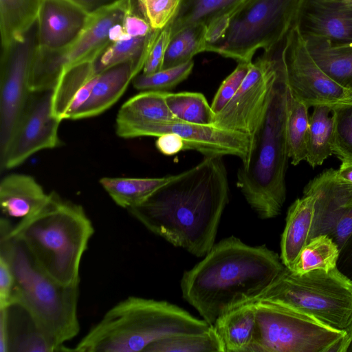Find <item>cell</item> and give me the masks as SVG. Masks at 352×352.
Returning <instances> with one entry per match:
<instances>
[{
  "label": "cell",
  "mask_w": 352,
  "mask_h": 352,
  "mask_svg": "<svg viewBox=\"0 0 352 352\" xmlns=\"http://www.w3.org/2000/svg\"><path fill=\"white\" fill-rule=\"evenodd\" d=\"M281 60L291 93L308 107L352 105V91L329 77L311 56L296 23L286 36Z\"/></svg>",
  "instance_id": "8fae6325"
},
{
  "label": "cell",
  "mask_w": 352,
  "mask_h": 352,
  "mask_svg": "<svg viewBox=\"0 0 352 352\" xmlns=\"http://www.w3.org/2000/svg\"><path fill=\"white\" fill-rule=\"evenodd\" d=\"M330 236L342 252L352 237V208L339 219Z\"/></svg>",
  "instance_id": "7bdbcfd3"
},
{
  "label": "cell",
  "mask_w": 352,
  "mask_h": 352,
  "mask_svg": "<svg viewBox=\"0 0 352 352\" xmlns=\"http://www.w3.org/2000/svg\"><path fill=\"white\" fill-rule=\"evenodd\" d=\"M89 13L68 0H40L36 23V47L58 50L71 43Z\"/></svg>",
  "instance_id": "e0dca14e"
},
{
  "label": "cell",
  "mask_w": 352,
  "mask_h": 352,
  "mask_svg": "<svg viewBox=\"0 0 352 352\" xmlns=\"http://www.w3.org/2000/svg\"><path fill=\"white\" fill-rule=\"evenodd\" d=\"M281 43L264 51L252 63L239 90L215 115L214 125L248 135H254L265 113L276 77Z\"/></svg>",
  "instance_id": "7c38bea8"
},
{
  "label": "cell",
  "mask_w": 352,
  "mask_h": 352,
  "mask_svg": "<svg viewBox=\"0 0 352 352\" xmlns=\"http://www.w3.org/2000/svg\"><path fill=\"white\" fill-rule=\"evenodd\" d=\"M180 2L181 0H142L138 5L151 27L162 30L173 18Z\"/></svg>",
  "instance_id": "74e56055"
},
{
  "label": "cell",
  "mask_w": 352,
  "mask_h": 352,
  "mask_svg": "<svg viewBox=\"0 0 352 352\" xmlns=\"http://www.w3.org/2000/svg\"><path fill=\"white\" fill-rule=\"evenodd\" d=\"M206 25L196 24L174 34L167 47L162 69L186 63L196 54L206 52Z\"/></svg>",
  "instance_id": "d6a6232c"
},
{
  "label": "cell",
  "mask_w": 352,
  "mask_h": 352,
  "mask_svg": "<svg viewBox=\"0 0 352 352\" xmlns=\"http://www.w3.org/2000/svg\"><path fill=\"white\" fill-rule=\"evenodd\" d=\"M36 50V25L21 41L1 50L0 158L4 155L28 102Z\"/></svg>",
  "instance_id": "4fadbf2b"
},
{
  "label": "cell",
  "mask_w": 352,
  "mask_h": 352,
  "mask_svg": "<svg viewBox=\"0 0 352 352\" xmlns=\"http://www.w3.org/2000/svg\"><path fill=\"white\" fill-rule=\"evenodd\" d=\"M140 71L135 63L126 62L96 74L90 96L74 120L96 116L107 110L120 99Z\"/></svg>",
  "instance_id": "d6986e66"
},
{
  "label": "cell",
  "mask_w": 352,
  "mask_h": 352,
  "mask_svg": "<svg viewBox=\"0 0 352 352\" xmlns=\"http://www.w3.org/2000/svg\"><path fill=\"white\" fill-rule=\"evenodd\" d=\"M165 99L177 120L197 124L214 125L215 113L201 93L166 91Z\"/></svg>",
  "instance_id": "836d02e7"
},
{
  "label": "cell",
  "mask_w": 352,
  "mask_h": 352,
  "mask_svg": "<svg viewBox=\"0 0 352 352\" xmlns=\"http://www.w3.org/2000/svg\"><path fill=\"white\" fill-rule=\"evenodd\" d=\"M334 119L333 154L342 160L352 157V105L332 109Z\"/></svg>",
  "instance_id": "8d00e7d4"
},
{
  "label": "cell",
  "mask_w": 352,
  "mask_h": 352,
  "mask_svg": "<svg viewBox=\"0 0 352 352\" xmlns=\"http://www.w3.org/2000/svg\"><path fill=\"white\" fill-rule=\"evenodd\" d=\"M171 175L162 177H108L99 182L113 201L119 206L129 209L150 196L170 179Z\"/></svg>",
  "instance_id": "f546056e"
},
{
  "label": "cell",
  "mask_w": 352,
  "mask_h": 352,
  "mask_svg": "<svg viewBox=\"0 0 352 352\" xmlns=\"http://www.w3.org/2000/svg\"><path fill=\"white\" fill-rule=\"evenodd\" d=\"M302 36L318 67L338 85L352 91V43H336L311 34Z\"/></svg>",
  "instance_id": "603a6c76"
},
{
  "label": "cell",
  "mask_w": 352,
  "mask_h": 352,
  "mask_svg": "<svg viewBox=\"0 0 352 352\" xmlns=\"http://www.w3.org/2000/svg\"><path fill=\"white\" fill-rule=\"evenodd\" d=\"M305 0H246L230 16L222 36L207 45L239 62H252L260 48L268 50L285 39Z\"/></svg>",
  "instance_id": "ba28073f"
},
{
  "label": "cell",
  "mask_w": 352,
  "mask_h": 352,
  "mask_svg": "<svg viewBox=\"0 0 352 352\" xmlns=\"http://www.w3.org/2000/svg\"><path fill=\"white\" fill-rule=\"evenodd\" d=\"M309 107L295 97L289 89L286 120V138L289 157L294 166L307 157L309 127Z\"/></svg>",
  "instance_id": "1f68e13d"
},
{
  "label": "cell",
  "mask_w": 352,
  "mask_h": 352,
  "mask_svg": "<svg viewBox=\"0 0 352 352\" xmlns=\"http://www.w3.org/2000/svg\"><path fill=\"white\" fill-rule=\"evenodd\" d=\"M296 23L302 34L318 36L336 43H352V2L305 0Z\"/></svg>",
  "instance_id": "ac0fdd59"
},
{
  "label": "cell",
  "mask_w": 352,
  "mask_h": 352,
  "mask_svg": "<svg viewBox=\"0 0 352 352\" xmlns=\"http://www.w3.org/2000/svg\"><path fill=\"white\" fill-rule=\"evenodd\" d=\"M144 352H223L214 328L201 333L173 336L150 344Z\"/></svg>",
  "instance_id": "e575fe53"
},
{
  "label": "cell",
  "mask_w": 352,
  "mask_h": 352,
  "mask_svg": "<svg viewBox=\"0 0 352 352\" xmlns=\"http://www.w3.org/2000/svg\"><path fill=\"white\" fill-rule=\"evenodd\" d=\"M53 90L31 91L21 119L4 155L0 167L18 166L35 153L60 145L58 130L61 120L52 115Z\"/></svg>",
  "instance_id": "9a60e30c"
},
{
  "label": "cell",
  "mask_w": 352,
  "mask_h": 352,
  "mask_svg": "<svg viewBox=\"0 0 352 352\" xmlns=\"http://www.w3.org/2000/svg\"><path fill=\"white\" fill-rule=\"evenodd\" d=\"M228 201L223 156H206L128 211L151 232L201 257L214 245Z\"/></svg>",
  "instance_id": "6da1fadb"
},
{
  "label": "cell",
  "mask_w": 352,
  "mask_h": 352,
  "mask_svg": "<svg viewBox=\"0 0 352 352\" xmlns=\"http://www.w3.org/2000/svg\"><path fill=\"white\" fill-rule=\"evenodd\" d=\"M212 326L221 340L223 352H249L256 330L254 302L226 312Z\"/></svg>",
  "instance_id": "cb8c5ba5"
},
{
  "label": "cell",
  "mask_w": 352,
  "mask_h": 352,
  "mask_svg": "<svg viewBox=\"0 0 352 352\" xmlns=\"http://www.w3.org/2000/svg\"><path fill=\"white\" fill-rule=\"evenodd\" d=\"M134 7L133 0H116L88 14L75 38L58 50L36 47L30 79V91L53 90L60 76L78 65L91 63L111 43L110 33Z\"/></svg>",
  "instance_id": "30bf717a"
},
{
  "label": "cell",
  "mask_w": 352,
  "mask_h": 352,
  "mask_svg": "<svg viewBox=\"0 0 352 352\" xmlns=\"http://www.w3.org/2000/svg\"><path fill=\"white\" fill-rule=\"evenodd\" d=\"M157 138L156 148L165 155L170 156L185 151L184 141L176 134L165 133Z\"/></svg>",
  "instance_id": "ee69618b"
},
{
  "label": "cell",
  "mask_w": 352,
  "mask_h": 352,
  "mask_svg": "<svg viewBox=\"0 0 352 352\" xmlns=\"http://www.w3.org/2000/svg\"><path fill=\"white\" fill-rule=\"evenodd\" d=\"M342 164L337 170L338 175L349 182H352V157L343 159Z\"/></svg>",
  "instance_id": "7dc6e473"
},
{
  "label": "cell",
  "mask_w": 352,
  "mask_h": 352,
  "mask_svg": "<svg viewBox=\"0 0 352 352\" xmlns=\"http://www.w3.org/2000/svg\"><path fill=\"white\" fill-rule=\"evenodd\" d=\"M253 302L256 330L249 352H338L345 330L281 305Z\"/></svg>",
  "instance_id": "9c48e42d"
},
{
  "label": "cell",
  "mask_w": 352,
  "mask_h": 352,
  "mask_svg": "<svg viewBox=\"0 0 352 352\" xmlns=\"http://www.w3.org/2000/svg\"><path fill=\"white\" fill-rule=\"evenodd\" d=\"M116 132L119 137L126 139L174 133L183 139L185 150L197 151L204 157L234 155L242 162L247 158L250 144V138L243 133L179 120L116 124Z\"/></svg>",
  "instance_id": "5bb4252c"
},
{
  "label": "cell",
  "mask_w": 352,
  "mask_h": 352,
  "mask_svg": "<svg viewBox=\"0 0 352 352\" xmlns=\"http://www.w3.org/2000/svg\"><path fill=\"white\" fill-rule=\"evenodd\" d=\"M166 91H143L125 102L118 111L116 124L177 120L165 99Z\"/></svg>",
  "instance_id": "83f0119b"
},
{
  "label": "cell",
  "mask_w": 352,
  "mask_h": 352,
  "mask_svg": "<svg viewBox=\"0 0 352 352\" xmlns=\"http://www.w3.org/2000/svg\"><path fill=\"white\" fill-rule=\"evenodd\" d=\"M161 30H155L148 36L131 37L111 42L105 50L91 62L95 74L117 65L132 62L141 70Z\"/></svg>",
  "instance_id": "4316f807"
},
{
  "label": "cell",
  "mask_w": 352,
  "mask_h": 352,
  "mask_svg": "<svg viewBox=\"0 0 352 352\" xmlns=\"http://www.w3.org/2000/svg\"><path fill=\"white\" fill-rule=\"evenodd\" d=\"M245 1L181 0L175 14L166 26L170 30L171 37L190 25L203 24L208 27L220 18L231 16Z\"/></svg>",
  "instance_id": "484cf974"
},
{
  "label": "cell",
  "mask_w": 352,
  "mask_h": 352,
  "mask_svg": "<svg viewBox=\"0 0 352 352\" xmlns=\"http://www.w3.org/2000/svg\"><path fill=\"white\" fill-rule=\"evenodd\" d=\"M251 65L252 62H239L234 70L221 82L211 104L215 115L223 109L239 90Z\"/></svg>",
  "instance_id": "f35d334b"
},
{
  "label": "cell",
  "mask_w": 352,
  "mask_h": 352,
  "mask_svg": "<svg viewBox=\"0 0 352 352\" xmlns=\"http://www.w3.org/2000/svg\"><path fill=\"white\" fill-rule=\"evenodd\" d=\"M194 67L192 60L151 74L137 75L132 80L134 88L140 91H165L173 89L186 80Z\"/></svg>",
  "instance_id": "d590c367"
},
{
  "label": "cell",
  "mask_w": 352,
  "mask_h": 352,
  "mask_svg": "<svg viewBox=\"0 0 352 352\" xmlns=\"http://www.w3.org/2000/svg\"><path fill=\"white\" fill-rule=\"evenodd\" d=\"M285 269L280 256L266 245L250 246L231 236L214 243L184 273L182 296L212 325L226 312L256 301Z\"/></svg>",
  "instance_id": "7a4b0ae2"
},
{
  "label": "cell",
  "mask_w": 352,
  "mask_h": 352,
  "mask_svg": "<svg viewBox=\"0 0 352 352\" xmlns=\"http://www.w3.org/2000/svg\"><path fill=\"white\" fill-rule=\"evenodd\" d=\"M171 38L167 26L160 32L144 63L142 73L151 74L162 69L165 53Z\"/></svg>",
  "instance_id": "ab89813d"
},
{
  "label": "cell",
  "mask_w": 352,
  "mask_h": 352,
  "mask_svg": "<svg viewBox=\"0 0 352 352\" xmlns=\"http://www.w3.org/2000/svg\"><path fill=\"white\" fill-rule=\"evenodd\" d=\"M137 1L138 3H140L142 1V0H137Z\"/></svg>",
  "instance_id": "f907efd6"
},
{
  "label": "cell",
  "mask_w": 352,
  "mask_h": 352,
  "mask_svg": "<svg viewBox=\"0 0 352 352\" xmlns=\"http://www.w3.org/2000/svg\"><path fill=\"white\" fill-rule=\"evenodd\" d=\"M334 140V119L332 109L316 106L309 117L306 161L312 167L320 166L331 155Z\"/></svg>",
  "instance_id": "f1b7e54d"
},
{
  "label": "cell",
  "mask_w": 352,
  "mask_h": 352,
  "mask_svg": "<svg viewBox=\"0 0 352 352\" xmlns=\"http://www.w3.org/2000/svg\"><path fill=\"white\" fill-rule=\"evenodd\" d=\"M256 301L281 305L344 330L352 314V279L338 267L300 275L286 267Z\"/></svg>",
  "instance_id": "52a82bcc"
},
{
  "label": "cell",
  "mask_w": 352,
  "mask_h": 352,
  "mask_svg": "<svg viewBox=\"0 0 352 352\" xmlns=\"http://www.w3.org/2000/svg\"><path fill=\"white\" fill-rule=\"evenodd\" d=\"M340 253L337 243L329 234H319L309 240L289 270L300 275L317 270L329 272L337 267Z\"/></svg>",
  "instance_id": "4dcf8cb0"
},
{
  "label": "cell",
  "mask_w": 352,
  "mask_h": 352,
  "mask_svg": "<svg viewBox=\"0 0 352 352\" xmlns=\"http://www.w3.org/2000/svg\"><path fill=\"white\" fill-rule=\"evenodd\" d=\"M122 27L129 37H142L148 36L153 30L144 16H140L134 12V7L125 15Z\"/></svg>",
  "instance_id": "b9f144b4"
},
{
  "label": "cell",
  "mask_w": 352,
  "mask_h": 352,
  "mask_svg": "<svg viewBox=\"0 0 352 352\" xmlns=\"http://www.w3.org/2000/svg\"><path fill=\"white\" fill-rule=\"evenodd\" d=\"M83 9L87 13L98 10L116 0H68Z\"/></svg>",
  "instance_id": "f6af8a7d"
},
{
  "label": "cell",
  "mask_w": 352,
  "mask_h": 352,
  "mask_svg": "<svg viewBox=\"0 0 352 352\" xmlns=\"http://www.w3.org/2000/svg\"><path fill=\"white\" fill-rule=\"evenodd\" d=\"M40 0H0L1 50L23 40L36 25Z\"/></svg>",
  "instance_id": "d4e9b609"
},
{
  "label": "cell",
  "mask_w": 352,
  "mask_h": 352,
  "mask_svg": "<svg viewBox=\"0 0 352 352\" xmlns=\"http://www.w3.org/2000/svg\"><path fill=\"white\" fill-rule=\"evenodd\" d=\"M210 327L174 304L130 296L109 309L72 351H144L153 342Z\"/></svg>",
  "instance_id": "5b68a950"
},
{
  "label": "cell",
  "mask_w": 352,
  "mask_h": 352,
  "mask_svg": "<svg viewBox=\"0 0 352 352\" xmlns=\"http://www.w3.org/2000/svg\"><path fill=\"white\" fill-rule=\"evenodd\" d=\"M345 1H349V2H352V0H345Z\"/></svg>",
  "instance_id": "816d5d0a"
},
{
  "label": "cell",
  "mask_w": 352,
  "mask_h": 352,
  "mask_svg": "<svg viewBox=\"0 0 352 352\" xmlns=\"http://www.w3.org/2000/svg\"><path fill=\"white\" fill-rule=\"evenodd\" d=\"M15 278L8 259L0 255V309L8 307L12 302Z\"/></svg>",
  "instance_id": "60d3db41"
},
{
  "label": "cell",
  "mask_w": 352,
  "mask_h": 352,
  "mask_svg": "<svg viewBox=\"0 0 352 352\" xmlns=\"http://www.w3.org/2000/svg\"><path fill=\"white\" fill-rule=\"evenodd\" d=\"M288 94L279 54L269 102L250 138L247 158L236 175L237 187L262 219L278 216L286 199L285 175L289 159L286 138Z\"/></svg>",
  "instance_id": "277c9868"
},
{
  "label": "cell",
  "mask_w": 352,
  "mask_h": 352,
  "mask_svg": "<svg viewBox=\"0 0 352 352\" xmlns=\"http://www.w3.org/2000/svg\"><path fill=\"white\" fill-rule=\"evenodd\" d=\"M94 232L83 208L56 192L14 226L1 219V236L21 243L42 272L67 286L79 285L81 260Z\"/></svg>",
  "instance_id": "3957f363"
},
{
  "label": "cell",
  "mask_w": 352,
  "mask_h": 352,
  "mask_svg": "<svg viewBox=\"0 0 352 352\" xmlns=\"http://www.w3.org/2000/svg\"><path fill=\"white\" fill-rule=\"evenodd\" d=\"M316 197L303 195L289 206L280 241V258L291 269L309 240L313 225Z\"/></svg>",
  "instance_id": "44dd1931"
},
{
  "label": "cell",
  "mask_w": 352,
  "mask_h": 352,
  "mask_svg": "<svg viewBox=\"0 0 352 352\" xmlns=\"http://www.w3.org/2000/svg\"><path fill=\"white\" fill-rule=\"evenodd\" d=\"M2 309L6 315L9 352L64 351L37 324L29 312L13 302Z\"/></svg>",
  "instance_id": "7402d4cb"
},
{
  "label": "cell",
  "mask_w": 352,
  "mask_h": 352,
  "mask_svg": "<svg viewBox=\"0 0 352 352\" xmlns=\"http://www.w3.org/2000/svg\"><path fill=\"white\" fill-rule=\"evenodd\" d=\"M303 195L316 197L309 239L322 234L331 235L339 219L352 208V182L340 177L333 168L310 180Z\"/></svg>",
  "instance_id": "2e32d148"
},
{
  "label": "cell",
  "mask_w": 352,
  "mask_h": 352,
  "mask_svg": "<svg viewBox=\"0 0 352 352\" xmlns=\"http://www.w3.org/2000/svg\"><path fill=\"white\" fill-rule=\"evenodd\" d=\"M47 197L41 186L28 175H8L0 183L1 209L8 217L21 220L36 211Z\"/></svg>",
  "instance_id": "ffe728a7"
},
{
  "label": "cell",
  "mask_w": 352,
  "mask_h": 352,
  "mask_svg": "<svg viewBox=\"0 0 352 352\" xmlns=\"http://www.w3.org/2000/svg\"><path fill=\"white\" fill-rule=\"evenodd\" d=\"M0 255L10 262L15 278L12 303L23 307L50 339L64 351V343L80 331L79 285H61L42 272L19 241L1 236ZM10 304V305H11Z\"/></svg>",
  "instance_id": "8992f818"
},
{
  "label": "cell",
  "mask_w": 352,
  "mask_h": 352,
  "mask_svg": "<svg viewBox=\"0 0 352 352\" xmlns=\"http://www.w3.org/2000/svg\"><path fill=\"white\" fill-rule=\"evenodd\" d=\"M0 352H9L6 318L4 311L1 309H0Z\"/></svg>",
  "instance_id": "bcb514c9"
},
{
  "label": "cell",
  "mask_w": 352,
  "mask_h": 352,
  "mask_svg": "<svg viewBox=\"0 0 352 352\" xmlns=\"http://www.w3.org/2000/svg\"><path fill=\"white\" fill-rule=\"evenodd\" d=\"M344 330L346 331V336L340 346L338 352H346L347 346L352 340V314Z\"/></svg>",
  "instance_id": "c3c4849f"
},
{
  "label": "cell",
  "mask_w": 352,
  "mask_h": 352,
  "mask_svg": "<svg viewBox=\"0 0 352 352\" xmlns=\"http://www.w3.org/2000/svg\"><path fill=\"white\" fill-rule=\"evenodd\" d=\"M347 351H352V340H351V342H349V344L347 346L346 352H347Z\"/></svg>",
  "instance_id": "681fc988"
}]
</instances>
